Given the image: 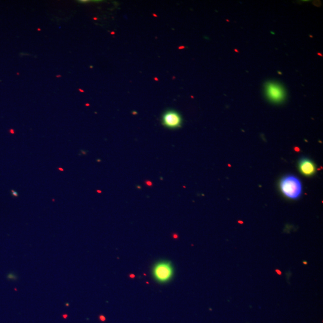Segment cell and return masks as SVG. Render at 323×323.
Here are the masks:
<instances>
[{
	"mask_svg": "<svg viewBox=\"0 0 323 323\" xmlns=\"http://www.w3.org/2000/svg\"><path fill=\"white\" fill-rule=\"evenodd\" d=\"M280 189L288 198H299L302 192L300 181L293 175H288L282 178L279 184Z\"/></svg>",
	"mask_w": 323,
	"mask_h": 323,
	"instance_id": "1",
	"label": "cell"
},
{
	"mask_svg": "<svg viewBox=\"0 0 323 323\" xmlns=\"http://www.w3.org/2000/svg\"><path fill=\"white\" fill-rule=\"evenodd\" d=\"M153 276L157 282L166 283L170 281L174 275V268L171 262L161 261L154 265Z\"/></svg>",
	"mask_w": 323,
	"mask_h": 323,
	"instance_id": "2",
	"label": "cell"
},
{
	"mask_svg": "<svg viewBox=\"0 0 323 323\" xmlns=\"http://www.w3.org/2000/svg\"><path fill=\"white\" fill-rule=\"evenodd\" d=\"M266 93L273 103H281L285 99V92L282 86L276 83L270 82L266 86Z\"/></svg>",
	"mask_w": 323,
	"mask_h": 323,
	"instance_id": "3",
	"label": "cell"
},
{
	"mask_svg": "<svg viewBox=\"0 0 323 323\" xmlns=\"http://www.w3.org/2000/svg\"><path fill=\"white\" fill-rule=\"evenodd\" d=\"M162 122L165 127L176 129L182 124V118L176 111L168 110L163 115Z\"/></svg>",
	"mask_w": 323,
	"mask_h": 323,
	"instance_id": "4",
	"label": "cell"
},
{
	"mask_svg": "<svg viewBox=\"0 0 323 323\" xmlns=\"http://www.w3.org/2000/svg\"><path fill=\"white\" fill-rule=\"evenodd\" d=\"M299 168L301 173L307 177L312 176L316 172L314 163L307 158H302L300 160Z\"/></svg>",
	"mask_w": 323,
	"mask_h": 323,
	"instance_id": "5",
	"label": "cell"
}]
</instances>
